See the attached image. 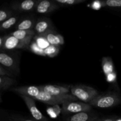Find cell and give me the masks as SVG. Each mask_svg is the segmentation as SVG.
I'll list each match as a JSON object with an SVG mask.
<instances>
[{
	"label": "cell",
	"instance_id": "obj_10",
	"mask_svg": "<svg viewBox=\"0 0 121 121\" xmlns=\"http://www.w3.org/2000/svg\"><path fill=\"white\" fill-rule=\"evenodd\" d=\"M52 22L48 18L42 17L37 20L34 26V31L36 35H43L48 31L52 30Z\"/></svg>",
	"mask_w": 121,
	"mask_h": 121
},
{
	"label": "cell",
	"instance_id": "obj_13",
	"mask_svg": "<svg viewBox=\"0 0 121 121\" xmlns=\"http://www.w3.org/2000/svg\"><path fill=\"white\" fill-rule=\"evenodd\" d=\"M99 118L98 115L90 112H84L70 116L66 121H94Z\"/></svg>",
	"mask_w": 121,
	"mask_h": 121
},
{
	"label": "cell",
	"instance_id": "obj_24",
	"mask_svg": "<svg viewBox=\"0 0 121 121\" xmlns=\"http://www.w3.org/2000/svg\"><path fill=\"white\" fill-rule=\"evenodd\" d=\"M13 13L11 11L7 9H1L0 11V22L2 23L11 17Z\"/></svg>",
	"mask_w": 121,
	"mask_h": 121
},
{
	"label": "cell",
	"instance_id": "obj_6",
	"mask_svg": "<svg viewBox=\"0 0 121 121\" xmlns=\"http://www.w3.org/2000/svg\"><path fill=\"white\" fill-rule=\"evenodd\" d=\"M0 63L1 66L12 72L14 75H18L20 73L18 61L17 58L4 50H1Z\"/></svg>",
	"mask_w": 121,
	"mask_h": 121
},
{
	"label": "cell",
	"instance_id": "obj_30",
	"mask_svg": "<svg viewBox=\"0 0 121 121\" xmlns=\"http://www.w3.org/2000/svg\"><path fill=\"white\" fill-rule=\"evenodd\" d=\"M115 117H105V118H98L94 121H115L116 119Z\"/></svg>",
	"mask_w": 121,
	"mask_h": 121
},
{
	"label": "cell",
	"instance_id": "obj_11",
	"mask_svg": "<svg viewBox=\"0 0 121 121\" xmlns=\"http://www.w3.org/2000/svg\"><path fill=\"white\" fill-rule=\"evenodd\" d=\"M59 8V5L54 1L42 0L39 1L35 8V11L39 14H46L52 13Z\"/></svg>",
	"mask_w": 121,
	"mask_h": 121
},
{
	"label": "cell",
	"instance_id": "obj_14",
	"mask_svg": "<svg viewBox=\"0 0 121 121\" xmlns=\"http://www.w3.org/2000/svg\"><path fill=\"white\" fill-rule=\"evenodd\" d=\"M50 45L60 46L65 43L63 37L54 31L53 29L43 34Z\"/></svg>",
	"mask_w": 121,
	"mask_h": 121
},
{
	"label": "cell",
	"instance_id": "obj_23",
	"mask_svg": "<svg viewBox=\"0 0 121 121\" xmlns=\"http://www.w3.org/2000/svg\"><path fill=\"white\" fill-rule=\"evenodd\" d=\"M55 2L59 5H73L78 4L82 3L85 0H53Z\"/></svg>",
	"mask_w": 121,
	"mask_h": 121
},
{
	"label": "cell",
	"instance_id": "obj_1",
	"mask_svg": "<svg viewBox=\"0 0 121 121\" xmlns=\"http://www.w3.org/2000/svg\"><path fill=\"white\" fill-rule=\"evenodd\" d=\"M121 104V97L116 92H109L99 95L89 103L91 106L99 108H110Z\"/></svg>",
	"mask_w": 121,
	"mask_h": 121
},
{
	"label": "cell",
	"instance_id": "obj_19",
	"mask_svg": "<svg viewBox=\"0 0 121 121\" xmlns=\"http://www.w3.org/2000/svg\"><path fill=\"white\" fill-rule=\"evenodd\" d=\"M18 20V17L17 16H12L11 17L1 24L0 29L1 31H5L9 29L11 27H13L17 23Z\"/></svg>",
	"mask_w": 121,
	"mask_h": 121
},
{
	"label": "cell",
	"instance_id": "obj_22",
	"mask_svg": "<svg viewBox=\"0 0 121 121\" xmlns=\"http://www.w3.org/2000/svg\"><path fill=\"white\" fill-rule=\"evenodd\" d=\"M29 48L33 53L35 54H37L39 56H46L44 53V50L40 48L34 40L31 41L29 46Z\"/></svg>",
	"mask_w": 121,
	"mask_h": 121
},
{
	"label": "cell",
	"instance_id": "obj_16",
	"mask_svg": "<svg viewBox=\"0 0 121 121\" xmlns=\"http://www.w3.org/2000/svg\"><path fill=\"white\" fill-rule=\"evenodd\" d=\"M35 31L32 30H15L10 33L11 35H13L22 41H31L35 35Z\"/></svg>",
	"mask_w": 121,
	"mask_h": 121
},
{
	"label": "cell",
	"instance_id": "obj_26",
	"mask_svg": "<svg viewBox=\"0 0 121 121\" xmlns=\"http://www.w3.org/2000/svg\"><path fill=\"white\" fill-rule=\"evenodd\" d=\"M106 7L111 8H121V0H107L105 1Z\"/></svg>",
	"mask_w": 121,
	"mask_h": 121
},
{
	"label": "cell",
	"instance_id": "obj_20",
	"mask_svg": "<svg viewBox=\"0 0 121 121\" xmlns=\"http://www.w3.org/2000/svg\"><path fill=\"white\" fill-rule=\"evenodd\" d=\"M34 40L35 41L37 44L42 49L45 50L46 48L50 46L48 41L44 35H35L34 37Z\"/></svg>",
	"mask_w": 121,
	"mask_h": 121
},
{
	"label": "cell",
	"instance_id": "obj_18",
	"mask_svg": "<svg viewBox=\"0 0 121 121\" xmlns=\"http://www.w3.org/2000/svg\"><path fill=\"white\" fill-rule=\"evenodd\" d=\"M16 80L8 76H0V89L1 91H7L15 84Z\"/></svg>",
	"mask_w": 121,
	"mask_h": 121
},
{
	"label": "cell",
	"instance_id": "obj_15",
	"mask_svg": "<svg viewBox=\"0 0 121 121\" xmlns=\"http://www.w3.org/2000/svg\"><path fill=\"white\" fill-rule=\"evenodd\" d=\"M37 20L34 18L27 17L21 19L15 26L16 30H32Z\"/></svg>",
	"mask_w": 121,
	"mask_h": 121
},
{
	"label": "cell",
	"instance_id": "obj_28",
	"mask_svg": "<svg viewBox=\"0 0 121 121\" xmlns=\"http://www.w3.org/2000/svg\"><path fill=\"white\" fill-rule=\"evenodd\" d=\"M9 119L11 121H36L35 120L27 119L17 115H12L9 117Z\"/></svg>",
	"mask_w": 121,
	"mask_h": 121
},
{
	"label": "cell",
	"instance_id": "obj_12",
	"mask_svg": "<svg viewBox=\"0 0 121 121\" xmlns=\"http://www.w3.org/2000/svg\"><path fill=\"white\" fill-rule=\"evenodd\" d=\"M39 0H26L21 2H16L11 5V8L20 12H30L35 9Z\"/></svg>",
	"mask_w": 121,
	"mask_h": 121
},
{
	"label": "cell",
	"instance_id": "obj_29",
	"mask_svg": "<svg viewBox=\"0 0 121 121\" xmlns=\"http://www.w3.org/2000/svg\"><path fill=\"white\" fill-rule=\"evenodd\" d=\"M106 80L109 83H114L117 80V73L115 72H112L106 76Z\"/></svg>",
	"mask_w": 121,
	"mask_h": 121
},
{
	"label": "cell",
	"instance_id": "obj_3",
	"mask_svg": "<svg viewBox=\"0 0 121 121\" xmlns=\"http://www.w3.org/2000/svg\"><path fill=\"white\" fill-rule=\"evenodd\" d=\"M31 41H22L10 34L1 37L0 38V48L1 50H12L15 49H21L29 47Z\"/></svg>",
	"mask_w": 121,
	"mask_h": 121
},
{
	"label": "cell",
	"instance_id": "obj_9",
	"mask_svg": "<svg viewBox=\"0 0 121 121\" xmlns=\"http://www.w3.org/2000/svg\"><path fill=\"white\" fill-rule=\"evenodd\" d=\"M10 91L15 92L20 96H26L33 98L34 100L41 92V89L39 86H21L15 88H12L11 89Z\"/></svg>",
	"mask_w": 121,
	"mask_h": 121
},
{
	"label": "cell",
	"instance_id": "obj_2",
	"mask_svg": "<svg viewBox=\"0 0 121 121\" xmlns=\"http://www.w3.org/2000/svg\"><path fill=\"white\" fill-rule=\"evenodd\" d=\"M71 94L78 100L86 104H89L99 95L98 91L95 89L83 85H76L72 86Z\"/></svg>",
	"mask_w": 121,
	"mask_h": 121
},
{
	"label": "cell",
	"instance_id": "obj_21",
	"mask_svg": "<svg viewBox=\"0 0 121 121\" xmlns=\"http://www.w3.org/2000/svg\"><path fill=\"white\" fill-rule=\"evenodd\" d=\"M60 48V46L50 45L44 50L45 55L49 57H54L59 53Z\"/></svg>",
	"mask_w": 121,
	"mask_h": 121
},
{
	"label": "cell",
	"instance_id": "obj_17",
	"mask_svg": "<svg viewBox=\"0 0 121 121\" xmlns=\"http://www.w3.org/2000/svg\"><path fill=\"white\" fill-rule=\"evenodd\" d=\"M102 67L105 75L115 72L113 61L110 57H104L102 60Z\"/></svg>",
	"mask_w": 121,
	"mask_h": 121
},
{
	"label": "cell",
	"instance_id": "obj_4",
	"mask_svg": "<svg viewBox=\"0 0 121 121\" xmlns=\"http://www.w3.org/2000/svg\"><path fill=\"white\" fill-rule=\"evenodd\" d=\"M35 100H37L48 105H55L57 104H63L66 102L76 101L78 99L72 94H69L66 96H55L41 91L40 94L35 98Z\"/></svg>",
	"mask_w": 121,
	"mask_h": 121
},
{
	"label": "cell",
	"instance_id": "obj_25",
	"mask_svg": "<svg viewBox=\"0 0 121 121\" xmlns=\"http://www.w3.org/2000/svg\"><path fill=\"white\" fill-rule=\"evenodd\" d=\"M89 5L90 8L94 10H99L103 7H106L105 1H95Z\"/></svg>",
	"mask_w": 121,
	"mask_h": 121
},
{
	"label": "cell",
	"instance_id": "obj_27",
	"mask_svg": "<svg viewBox=\"0 0 121 121\" xmlns=\"http://www.w3.org/2000/svg\"><path fill=\"white\" fill-rule=\"evenodd\" d=\"M0 76H8L9 78H13L15 75L13 74L12 72L7 70L5 67H4L2 66H0Z\"/></svg>",
	"mask_w": 121,
	"mask_h": 121
},
{
	"label": "cell",
	"instance_id": "obj_5",
	"mask_svg": "<svg viewBox=\"0 0 121 121\" xmlns=\"http://www.w3.org/2000/svg\"><path fill=\"white\" fill-rule=\"evenodd\" d=\"M92 106L89 104L82 102H66L62 104L61 112L63 114H76L84 112H90Z\"/></svg>",
	"mask_w": 121,
	"mask_h": 121
},
{
	"label": "cell",
	"instance_id": "obj_8",
	"mask_svg": "<svg viewBox=\"0 0 121 121\" xmlns=\"http://www.w3.org/2000/svg\"><path fill=\"white\" fill-rule=\"evenodd\" d=\"M39 86L41 91L55 96H66L69 95V89L64 86L54 85H44Z\"/></svg>",
	"mask_w": 121,
	"mask_h": 121
},
{
	"label": "cell",
	"instance_id": "obj_31",
	"mask_svg": "<svg viewBox=\"0 0 121 121\" xmlns=\"http://www.w3.org/2000/svg\"><path fill=\"white\" fill-rule=\"evenodd\" d=\"M115 121H121V118H117Z\"/></svg>",
	"mask_w": 121,
	"mask_h": 121
},
{
	"label": "cell",
	"instance_id": "obj_7",
	"mask_svg": "<svg viewBox=\"0 0 121 121\" xmlns=\"http://www.w3.org/2000/svg\"><path fill=\"white\" fill-rule=\"evenodd\" d=\"M24 101L27 105V108L29 110L32 117L36 121H48V119L40 112L39 109L37 108L35 103V100L30 97L21 95Z\"/></svg>",
	"mask_w": 121,
	"mask_h": 121
}]
</instances>
